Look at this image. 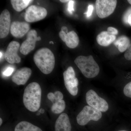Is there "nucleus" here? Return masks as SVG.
<instances>
[{
    "mask_svg": "<svg viewBox=\"0 0 131 131\" xmlns=\"http://www.w3.org/2000/svg\"><path fill=\"white\" fill-rule=\"evenodd\" d=\"M67 34L66 33L64 32L63 31H61L59 32V36L60 38L62 39V40L64 42L65 40L66 36Z\"/></svg>",
    "mask_w": 131,
    "mask_h": 131,
    "instance_id": "obj_28",
    "label": "nucleus"
},
{
    "mask_svg": "<svg viewBox=\"0 0 131 131\" xmlns=\"http://www.w3.org/2000/svg\"><path fill=\"white\" fill-rule=\"evenodd\" d=\"M41 114V113L40 112H38L37 113V115H39Z\"/></svg>",
    "mask_w": 131,
    "mask_h": 131,
    "instance_id": "obj_35",
    "label": "nucleus"
},
{
    "mask_svg": "<svg viewBox=\"0 0 131 131\" xmlns=\"http://www.w3.org/2000/svg\"><path fill=\"white\" fill-rule=\"evenodd\" d=\"M15 131H42L38 127L27 121H21L15 127Z\"/></svg>",
    "mask_w": 131,
    "mask_h": 131,
    "instance_id": "obj_19",
    "label": "nucleus"
},
{
    "mask_svg": "<svg viewBox=\"0 0 131 131\" xmlns=\"http://www.w3.org/2000/svg\"><path fill=\"white\" fill-rule=\"evenodd\" d=\"M75 1H70L68 3V11L70 14H73V12L74 11V4Z\"/></svg>",
    "mask_w": 131,
    "mask_h": 131,
    "instance_id": "obj_25",
    "label": "nucleus"
},
{
    "mask_svg": "<svg viewBox=\"0 0 131 131\" xmlns=\"http://www.w3.org/2000/svg\"><path fill=\"white\" fill-rule=\"evenodd\" d=\"M127 131L124 130H119V131Z\"/></svg>",
    "mask_w": 131,
    "mask_h": 131,
    "instance_id": "obj_39",
    "label": "nucleus"
},
{
    "mask_svg": "<svg viewBox=\"0 0 131 131\" xmlns=\"http://www.w3.org/2000/svg\"><path fill=\"white\" fill-rule=\"evenodd\" d=\"M18 42L12 41L8 46L5 51L4 57L5 60L9 63H18L21 61V58L18 54V51L20 48Z\"/></svg>",
    "mask_w": 131,
    "mask_h": 131,
    "instance_id": "obj_10",
    "label": "nucleus"
},
{
    "mask_svg": "<svg viewBox=\"0 0 131 131\" xmlns=\"http://www.w3.org/2000/svg\"><path fill=\"white\" fill-rule=\"evenodd\" d=\"M107 31L113 35H117L118 33V30L116 28L112 27H108Z\"/></svg>",
    "mask_w": 131,
    "mask_h": 131,
    "instance_id": "obj_27",
    "label": "nucleus"
},
{
    "mask_svg": "<svg viewBox=\"0 0 131 131\" xmlns=\"http://www.w3.org/2000/svg\"><path fill=\"white\" fill-rule=\"evenodd\" d=\"M131 14V7L129 8L125 12L123 16V20L125 24H128V18L130 15Z\"/></svg>",
    "mask_w": 131,
    "mask_h": 131,
    "instance_id": "obj_24",
    "label": "nucleus"
},
{
    "mask_svg": "<svg viewBox=\"0 0 131 131\" xmlns=\"http://www.w3.org/2000/svg\"><path fill=\"white\" fill-rule=\"evenodd\" d=\"M86 99L89 105L96 110L105 112L108 110L109 106L106 101L100 97L93 90L87 92Z\"/></svg>",
    "mask_w": 131,
    "mask_h": 131,
    "instance_id": "obj_5",
    "label": "nucleus"
},
{
    "mask_svg": "<svg viewBox=\"0 0 131 131\" xmlns=\"http://www.w3.org/2000/svg\"><path fill=\"white\" fill-rule=\"evenodd\" d=\"M64 42L68 47L74 49L78 46L80 39L77 34L74 31H71L66 34Z\"/></svg>",
    "mask_w": 131,
    "mask_h": 131,
    "instance_id": "obj_17",
    "label": "nucleus"
},
{
    "mask_svg": "<svg viewBox=\"0 0 131 131\" xmlns=\"http://www.w3.org/2000/svg\"><path fill=\"white\" fill-rule=\"evenodd\" d=\"M10 13L7 9L3 10L0 15V38H6L9 34L11 27Z\"/></svg>",
    "mask_w": 131,
    "mask_h": 131,
    "instance_id": "obj_13",
    "label": "nucleus"
},
{
    "mask_svg": "<svg viewBox=\"0 0 131 131\" xmlns=\"http://www.w3.org/2000/svg\"><path fill=\"white\" fill-rule=\"evenodd\" d=\"M47 12L45 8L36 5H31L26 10L25 20L27 22L32 23L40 21L45 18Z\"/></svg>",
    "mask_w": 131,
    "mask_h": 131,
    "instance_id": "obj_8",
    "label": "nucleus"
},
{
    "mask_svg": "<svg viewBox=\"0 0 131 131\" xmlns=\"http://www.w3.org/2000/svg\"><path fill=\"white\" fill-rule=\"evenodd\" d=\"M32 71L30 68L24 67L16 70L13 75L12 80L17 85H24L26 83L31 75Z\"/></svg>",
    "mask_w": 131,
    "mask_h": 131,
    "instance_id": "obj_14",
    "label": "nucleus"
},
{
    "mask_svg": "<svg viewBox=\"0 0 131 131\" xmlns=\"http://www.w3.org/2000/svg\"><path fill=\"white\" fill-rule=\"evenodd\" d=\"M60 1L62 3H66L69 2L70 1H69V0H60Z\"/></svg>",
    "mask_w": 131,
    "mask_h": 131,
    "instance_id": "obj_31",
    "label": "nucleus"
},
{
    "mask_svg": "<svg viewBox=\"0 0 131 131\" xmlns=\"http://www.w3.org/2000/svg\"><path fill=\"white\" fill-rule=\"evenodd\" d=\"M37 33L35 30H31L28 32L27 39L21 44L20 51L24 55H27L34 50L37 41Z\"/></svg>",
    "mask_w": 131,
    "mask_h": 131,
    "instance_id": "obj_11",
    "label": "nucleus"
},
{
    "mask_svg": "<svg viewBox=\"0 0 131 131\" xmlns=\"http://www.w3.org/2000/svg\"><path fill=\"white\" fill-rule=\"evenodd\" d=\"M93 6L92 5H89L88 7V12L86 13H84V14L86 15L87 18H89L92 15V13L93 11Z\"/></svg>",
    "mask_w": 131,
    "mask_h": 131,
    "instance_id": "obj_26",
    "label": "nucleus"
},
{
    "mask_svg": "<svg viewBox=\"0 0 131 131\" xmlns=\"http://www.w3.org/2000/svg\"><path fill=\"white\" fill-rule=\"evenodd\" d=\"M63 75L66 89L71 95L76 96L78 93V80L73 67H69L64 72Z\"/></svg>",
    "mask_w": 131,
    "mask_h": 131,
    "instance_id": "obj_7",
    "label": "nucleus"
},
{
    "mask_svg": "<svg viewBox=\"0 0 131 131\" xmlns=\"http://www.w3.org/2000/svg\"><path fill=\"white\" fill-rule=\"evenodd\" d=\"M128 23L129 25L131 26V14L130 15L128 18Z\"/></svg>",
    "mask_w": 131,
    "mask_h": 131,
    "instance_id": "obj_30",
    "label": "nucleus"
},
{
    "mask_svg": "<svg viewBox=\"0 0 131 131\" xmlns=\"http://www.w3.org/2000/svg\"><path fill=\"white\" fill-rule=\"evenodd\" d=\"M116 39V35H113L107 31H103L97 35L96 41L101 46H107L114 42Z\"/></svg>",
    "mask_w": 131,
    "mask_h": 131,
    "instance_id": "obj_16",
    "label": "nucleus"
},
{
    "mask_svg": "<svg viewBox=\"0 0 131 131\" xmlns=\"http://www.w3.org/2000/svg\"><path fill=\"white\" fill-rule=\"evenodd\" d=\"M74 62L82 74L87 78H94L99 74L100 67L91 55L79 56L75 59Z\"/></svg>",
    "mask_w": 131,
    "mask_h": 131,
    "instance_id": "obj_3",
    "label": "nucleus"
},
{
    "mask_svg": "<svg viewBox=\"0 0 131 131\" xmlns=\"http://www.w3.org/2000/svg\"><path fill=\"white\" fill-rule=\"evenodd\" d=\"M33 1L31 0H11V3L15 11L20 12L27 7Z\"/></svg>",
    "mask_w": 131,
    "mask_h": 131,
    "instance_id": "obj_20",
    "label": "nucleus"
},
{
    "mask_svg": "<svg viewBox=\"0 0 131 131\" xmlns=\"http://www.w3.org/2000/svg\"><path fill=\"white\" fill-rule=\"evenodd\" d=\"M130 43L129 38L125 35L120 36L114 42V44L121 52L126 51Z\"/></svg>",
    "mask_w": 131,
    "mask_h": 131,
    "instance_id": "obj_18",
    "label": "nucleus"
},
{
    "mask_svg": "<svg viewBox=\"0 0 131 131\" xmlns=\"http://www.w3.org/2000/svg\"><path fill=\"white\" fill-rule=\"evenodd\" d=\"M61 30L63 31L66 34H68V28L66 27V26H62L61 28Z\"/></svg>",
    "mask_w": 131,
    "mask_h": 131,
    "instance_id": "obj_29",
    "label": "nucleus"
},
{
    "mask_svg": "<svg viewBox=\"0 0 131 131\" xmlns=\"http://www.w3.org/2000/svg\"><path fill=\"white\" fill-rule=\"evenodd\" d=\"M48 99L52 102L51 110L55 114H58L63 112L65 110L66 103L63 99V95L59 91H56L53 93H50L47 95Z\"/></svg>",
    "mask_w": 131,
    "mask_h": 131,
    "instance_id": "obj_9",
    "label": "nucleus"
},
{
    "mask_svg": "<svg viewBox=\"0 0 131 131\" xmlns=\"http://www.w3.org/2000/svg\"><path fill=\"white\" fill-rule=\"evenodd\" d=\"M0 53H1V54H0V55H1V59L2 57V53L1 51V52H0Z\"/></svg>",
    "mask_w": 131,
    "mask_h": 131,
    "instance_id": "obj_37",
    "label": "nucleus"
},
{
    "mask_svg": "<svg viewBox=\"0 0 131 131\" xmlns=\"http://www.w3.org/2000/svg\"><path fill=\"white\" fill-rule=\"evenodd\" d=\"M115 0H97L95 8L97 15L100 18H106L112 14L117 6Z\"/></svg>",
    "mask_w": 131,
    "mask_h": 131,
    "instance_id": "obj_6",
    "label": "nucleus"
},
{
    "mask_svg": "<svg viewBox=\"0 0 131 131\" xmlns=\"http://www.w3.org/2000/svg\"><path fill=\"white\" fill-rule=\"evenodd\" d=\"M50 44H54V43H53V42H52V41H51V42H50Z\"/></svg>",
    "mask_w": 131,
    "mask_h": 131,
    "instance_id": "obj_38",
    "label": "nucleus"
},
{
    "mask_svg": "<svg viewBox=\"0 0 131 131\" xmlns=\"http://www.w3.org/2000/svg\"><path fill=\"white\" fill-rule=\"evenodd\" d=\"M39 112H40L41 113L43 114L45 112V110L43 108H41Z\"/></svg>",
    "mask_w": 131,
    "mask_h": 131,
    "instance_id": "obj_32",
    "label": "nucleus"
},
{
    "mask_svg": "<svg viewBox=\"0 0 131 131\" xmlns=\"http://www.w3.org/2000/svg\"><path fill=\"white\" fill-rule=\"evenodd\" d=\"M124 57L126 60L131 61V43L125 52Z\"/></svg>",
    "mask_w": 131,
    "mask_h": 131,
    "instance_id": "obj_23",
    "label": "nucleus"
},
{
    "mask_svg": "<svg viewBox=\"0 0 131 131\" xmlns=\"http://www.w3.org/2000/svg\"><path fill=\"white\" fill-rule=\"evenodd\" d=\"M127 2H128L129 4H130L131 5V0H128V1H127Z\"/></svg>",
    "mask_w": 131,
    "mask_h": 131,
    "instance_id": "obj_36",
    "label": "nucleus"
},
{
    "mask_svg": "<svg viewBox=\"0 0 131 131\" xmlns=\"http://www.w3.org/2000/svg\"><path fill=\"white\" fill-rule=\"evenodd\" d=\"M2 119L1 118H0V125H1L2 124Z\"/></svg>",
    "mask_w": 131,
    "mask_h": 131,
    "instance_id": "obj_33",
    "label": "nucleus"
},
{
    "mask_svg": "<svg viewBox=\"0 0 131 131\" xmlns=\"http://www.w3.org/2000/svg\"><path fill=\"white\" fill-rule=\"evenodd\" d=\"M124 93L126 96L131 98V81L127 84L124 87Z\"/></svg>",
    "mask_w": 131,
    "mask_h": 131,
    "instance_id": "obj_21",
    "label": "nucleus"
},
{
    "mask_svg": "<svg viewBox=\"0 0 131 131\" xmlns=\"http://www.w3.org/2000/svg\"><path fill=\"white\" fill-rule=\"evenodd\" d=\"M30 24L25 21H14L12 22L10 27V32L14 37L20 38L29 31Z\"/></svg>",
    "mask_w": 131,
    "mask_h": 131,
    "instance_id": "obj_12",
    "label": "nucleus"
},
{
    "mask_svg": "<svg viewBox=\"0 0 131 131\" xmlns=\"http://www.w3.org/2000/svg\"><path fill=\"white\" fill-rule=\"evenodd\" d=\"M41 40V38L40 37H37V41H39Z\"/></svg>",
    "mask_w": 131,
    "mask_h": 131,
    "instance_id": "obj_34",
    "label": "nucleus"
},
{
    "mask_svg": "<svg viewBox=\"0 0 131 131\" xmlns=\"http://www.w3.org/2000/svg\"><path fill=\"white\" fill-rule=\"evenodd\" d=\"M42 90L39 84L34 82L30 83L25 90L23 102L25 107L29 111L35 112L40 106Z\"/></svg>",
    "mask_w": 131,
    "mask_h": 131,
    "instance_id": "obj_1",
    "label": "nucleus"
},
{
    "mask_svg": "<svg viewBox=\"0 0 131 131\" xmlns=\"http://www.w3.org/2000/svg\"><path fill=\"white\" fill-rule=\"evenodd\" d=\"M71 126L68 115L63 113L58 118L55 123V131H71Z\"/></svg>",
    "mask_w": 131,
    "mask_h": 131,
    "instance_id": "obj_15",
    "label": "nucleus"
},
{
    "mask_svg": "<svg viewBox=\"0 0 131 131\" xmlns=\"http://www.w3.org/2000/svg\"><path fill=\"white\" fill-rule=\"evenodd\" d=\"M14 71V69L12 67H8L3 72L2 74L6 77H9L12 75Z\"/></svg>",
    "mask_w": 131,
    "mask_h": 131,
    "instance_id": "obj_22",
    "label": "nucleus"
},
{
    "mask_svg": "<svg viewBox=\"0 0 131 131\" xmlns=\"http://www.w3.org/2000/svg\"><path fill=\"white\" fill-rule=\"evenodd\" d=\"M33 59L37 67L45 74H49L54 69L55 57L48 48H42L38 50L34 54Z\"/></svg>",
    "mask_w": 131,
    "mask_h": 131,
    "instance_id": "obj_2",
    "label": "nucleus"
},
{
    "mask_svg": "<svg viewBox=\"0 0 131 131\" xmlns=\"http://www.w3.org/2000/svg\"><path fill=\"white\" fill-rule=\"evenodd\" d=\"M101 112L89 105L86 106L77 117L78 124L81 126L87 125L90 121H97L101 118Z\"/></svg>",
    "mask_w": 131,
    "mask_h": 131,
    "instance_id": "obj_4",
    "label": "nucleus"
}]
</instances>
